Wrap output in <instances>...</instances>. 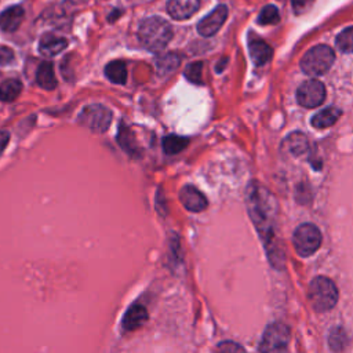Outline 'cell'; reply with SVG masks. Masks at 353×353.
Instances as JSON below:
<instances>
[{"mask_svg":"<svg viewBox=\"0 0 353 353\" xmlns=\"http://www.w3.org/2000/svg\"><path fill=\"white\" fill-rule=\"evenodd\" d=\"M226 18H228V7L221 4L197 23V32L203 37H210L221 29V26L226 21Z\"/></svg>","mask_w":353,"mask_h":353,"instance_id":"cell-9","label":"cell"},{"mask_svg":"<svg viewBox=\"0 0 353 353\" xmlns=\"http://www.w3.org/2000/svg\"><path fill=\"white\" fill-rule=\"evenodd\" d=\"M66 47H68V40L52 33L43 34L39 41V50L44 57H55L61 51H63Z\"/></svg>","mask_w":353,"mask_h":353,"instance_id":"cell-13","label":"cell"},{"mask_svg":"<svg viewBox=\"0 0 353 353\" xmlns=\"http://www.w3.org/2000/svg\"><path fill=\"white\" fill-rule=\"evenodd\" d=\"M274 201L268 190L256 183H251L247 192V207L252 222L263 237L266 248H270L273 239V215Z\"/></svg>","mask_w":353,"mask_h":353,"instance_id":"cell-1","label":"cell"},{"mask_svg":"<svg viewBox=\"0 0 353 353\" xmlns=\"http://www.w3.org/2000/svg\"><path fill=\"white\" fill-rule=\"evenodd\" d=\"M328 342H330V347L335 352H341L343 350L347 343H349V339H347V335L345 332L343 328L341 327H335L331 330L330 332V338H328Z\"/></svg>","mask_w":353,"mask_h":353,"instance_id":"cell-23","label":"cell"},{"mask_svg":"<svg viewBox=\"0 0 353 353\" xmlns=\"http://www.w3.org/2000/svg\"><path fill=\"white\" fill-rule=\"evenodd\" d=\"M14 51L10 47L0 44V65L11 63L14 61Z\"/></svg>","mask_w":353,"mask_h":353,"instance_id":"cell-29","label":"cell"},{"mask_svg":"<svg viewBox=\"0 0 353 353\" xmlns=\"http://www.w3.org/2000/svg\"><path fill=\"white\" fill-rule=\"evenodd\" d=\"M179 200L182 205L192 212H200L207 208L205 196L194 186L185 185L179 192Z\"/></svg>","mask_w":353,"mask_h":353,"instance_id":"cell-10","label":"cell"},{"mask_svg":"<svg viewBox=\"0 0 353 353\" xmlns=\"http://www.w3.org/2000/svg\"><path fill=\"white\" fill-rule=\"evenodd\" d=\"M36 83L43 90H54L57 87V79H55L54 66L51 62L44 61L40 63L36 72Z\"/></svg>","mask_w":353,"mask_h":353,"instance_id":"cell-16","label":"cell"},{"mask_svg":"<svg viewBox=\"0 0 353 353\" xmlns=\"http://www.w3.org/2000/svg\"><path fill=\"white\" fill-rule=\"evenodd\" d=\"M179 57L176 54H165L160 57L156 62L157 70L160 74H168L179 66Z\"/></svg>","mask_w":353,"mask_h":353,"instance_id":"cell-24","label":"cell"},{"mask_svg":"<svg viewBox=\"0 0 353 353\" xmlns=\"http://www.w3.org/2000/svg\"><path fill=\"white\" fill-rule=\"evenodd\" d=\"M219 353H244L241 352V347L237 346L233 342H225L219 345Z\"/></svg>","mask_w":353,"mask_h":353,"instance_id":"cell-30","label":"cell"},{"mask_svg":"<svg viewBox=\"0 0 353 353\" xmlns=\"http://www.w3.org/2000/svg\"><path fill=\"white\" fill-rule=\"evenodd\" d=\"M334 50L325 44L310 48L301 59V69L309 76L324 74L334 63Z\"/></svg>","mask_w":353,"mask_h":353,"instance_id":"cell-4","label":"cell"},{"mask_svg":"<svg viewBox=\"0 0 353 353\" xmlns=\"http://www.w3.org/2000/svg\"><path fill=\"white\" fill-rule=\"evenodd\" d=\"M22 91V83L18 79H7L0 84V101L12 102Z\"/></svg>","mask_w":353,"mask_h":353,"instance_id":"cell-20","label":"cell"},{"mask_svg":"<svg viewBox=\"0 0 353 353\" xmlns=\"http://www.w3.org/2000/svg\"><path fill=\"white\" fill-rule=\"evenodd\" d=\"M325 99V87L319 80H307L302 83L296 91V101L303 108H317Z\"/></svg>","mask_w":353,"mask_h":353,"instance_id":"cell-8","label":"cell"},{"mask_svg":"<svg viewBox=\"0 0 353 353\" xmlns=\"http://www.w3.org/2000/svg\"><path fill=\"white\" fill-rule=\"evenodd\" d=\"M77 121H79V124L88 128L90 131L102 134L109 128V125L112 123V112L106 106L99 105V103L87 105L79 113Z\"/></svg>","mask_w":353,"mask_h":353,"instance_id":"cell-6","label":"cell"},{"mask_svg":"<svg viewBox=\"0 0 353 353\" xmlns=\"http://www.w3.org/2000/svg\"><path fill=\"white\" fill-rule=\"evenodd\" d=\"M338 288L335 283L325 277L317 276L309 285V301L317 312H327L338 302Z\"/></svg>","mask_w":353,"mask_h":353,"instance_id":"cell-3","label":"cell"},{"mask_svg":"<svg viewBox=\"0 0 353 353\" xmlns=\"http://www.w3.org/2000/svg\"><path fill=\"white\" fill-rule=\"evenodd\" d=\"M148 317H149V314H148V310H146V307L143 305L132 303L127 309V312H125V314L123 317L121 330L123 331H128V332L135 331V330L141 328L148 321Z\"/></svg>","mask_w":353,"mask_h":353,"instance_id":"cell-11","label":"cell"},{"mask_svg":"<svg viewBox=\"0 0 353 353\" xmlns=\"http://www.w3.org/2000/svg\"><path fill=\"white\" fill-rule=\"evenodd\" d=\"M313 3H314V0H291L292 11H294L296 15L305 14V12L313 6Z\"/></svg>","mask_w":353,"mask_h":353,"instance_id":"cell-28","label":"cell"},{"mask_svg":"<svg viewBox=\"0 0 353 353\" xmlns=\"http://www.w3.org/2000/svg\"><path fill=\"white\" fill-rule=\"evenodd\" d=\"M285 146L287 150L295 156H301L307 150V139L302 132H291L285 138Z\"/></svg>","mask_w":353,"mask_h":353,"instance_id":"cell-21","label":"cell"},{"mask_svg":"<svg viewBox=\"0 0 353 353\" xmlns=\"http://www.w3.org/2000/svg\"><path fill=\"white\" fill-rule=\"evenodd\" d=\"M292 244L301 256H309L320 248L321 232L313 223H302L292 234Z\"/></svg>","mask_w":353,"mask_h":353,"instance_id":"cell-5","label":"cell"},{"mask_svg":"<svg viewBox=\"0 0 353 353\" xmlns=\"http://www.w3.org/2000/svg\"><path fill=\"white\" fill-rule=\"evenodd\" d=\"M203 62H194V63H190V65H188L186 68H185V77L189 80V81H192V83H194V84H201L203 83Z\"/></svg>","mask_w":353,"mask_h":353,"instance_id":"cell-27","label":"cell"},{"mask_svg":"<svg viewBox=\"0 0 353 353\" xmlns=\"http://www.w3.org/2000/svg\"><path fill=\"white\" fill-rule=\"evenodd\" d=\"M189 139L179 135H167L163 139V149L167 154H176L186 148Z\"/></svg>","mask_w":353,"mask_h":353,"instance_id":"cell-22","label":"cell"},{"mask_svg":"<svg viewBox=\"0 0 353 353\" xmlns=\"http://www.w3.org/2000/svg\"><path fill=\"white\" fill-rule=\"evenodd\" d=\"M341 116V110L336 108H325L320 112H317L313 117H312V125L314 128L323 130V128H328L332 124H335L338 121Z\"/></svg>","mask_w":353,"mask_h":353,"instance_id":"cell-17","label":"cell"},{"mask_svg":"<svg viewBox=\"0 0 353 353\" xmlns=\"http://www.w3.org/2000/svg\"><path fill=\"white\" fill-rule=\"evenodd\" d=\"M25 17V11L21 6H11L0 14V28L4 32H14L19 28Z\"/></svg>","mask_w":353,"mask_h":353,"instance_id":"cell-14","label":"cell"},{"mask_svg":"<svg viewBox=\"0 0 353 353\" xmlns=\"http://www.w3.org/2000/svg\"><path fill=\"white\" fill-rule=\"evenodd\" d=\"M248 48H250V55H251V58H252V61L256 66L265 65L266 62L270 61V58L273 55L272 47L266 41L259 40V39L250 40Z\"/></svg>","mask_w":353,"mask_h":353,"instance_id":"cell-15","label":"cell"},{"mask_svg":"<svg viewBox=\"0 0 353 353\" xmlns=\"http://www.w3.org/2000/svg\"><path fill=\"white\" fill-rule=\"evenodd\" d=\"M200 7V0H168L167 11L174 19H188Z\"/></svg>","mask_w":353,"mask_h":353,"instance_id":"cell-12","label":"cell"},{"mask_svg":"<svg viewBox=\"0 0 353 353\" xmlns=\"http://www.w3.org/2000/svg\"><path fill=\"white\" fill-rule=\"evenodd\" d=\"M288 341V327L283 323H272L263 332L259 349L262 353H287Z\"/></svg>","mask_w":353,"mask_h":353,"instance_id":"cell-7","label":"cell"},{"mask_svg":"<svg viewBox=\"0 0 353 353\" xmlns=\"http://www.w3.org/2000/svg\"><path fill=\"white\" fill-rule=\"evenodd\" d=\"M335 43L342 52H353V26H349L345 30H342L338 34Z\"/></svg>","mask_w":353,"mask_h":353,"instance_id":"cell-25","label":"cell"},{"mask_svg":"<svg viewBox=\"0 0 353 353\" xmlns=\"http://www.w3.org/2000/svg\"><path fill=\"white\" fill-rule=\"evenodd\" d=\"M105 76L114 84H124L127 80V68L123 61H112L105 66Z\"/></svg>","mask_w":353,"mask_h":353,"instance_id":"cell-19","label":"cell"},{"mask_svg":"<svg viewBox=\"0 0 353 353\" xmlns=\"http://www.w3.org/2000/svg\"><path fill=\"white\" fill-rule=\"evenodd\" d=\"M172 29L168 21L160 17H150L141 22L138 28V39L141 44L150 51H160L170 43Z\"/></svg>","mask_w":353,"mask_h":353,"instance_id":"cell-2","label":"cell"},{"mask_svg":"<svg viewBox=\"0 0 353 353\" xmlns=\"http://www.w3.org/2000/svg\"><path fill=\"white\" fill-rule=\"evenodd\" d=\"M8 141H10L8 131L0 130V156L4 153V150H6L7 145H8Z\"/></svg>","mask_w":353,"mask_h":353,"instance_id":"cell-31","label":"cell"},{"mask_svg":"<svg viewBox=\"0 0 353 353\" xmlns=\"http://www.w3.org/2000/svg\"><path fill=\"white\" fill-rule=\"evenodd\" d=\"M279 10L273 4H269L265 8H262V11L258 15V23L261 25H274L279 22Z\"/></svg>","mask_w":353,"mask_h":353,"instance_id":"cell-26","label":"cell"},{"mask_svg":"<svg viewBox=\"0 0 353 353\" xmlns=\"http://www.w3.org/2000/svg\"><path fill=\"white\" fill-rule=\"evenodd\" d=\"M117 142L123 148V150L127 152L128 154H131V156L138 154V146H137V142L134 139V135H132L131 130L124 123H120L119 134H117Z\"/></svg>","mask_w":353,"mask_h":353,"instance_id":"cell-18","label":"cell"}]
</instances>
